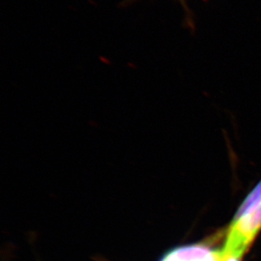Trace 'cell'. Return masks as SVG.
Returning <instances> with one entry per match:
<instances>
[{
    "label": "cell",
    "mask_w": 261,
    "mask_h": 261,
    "mask_svg": "<svg viewBox=\"0 0 261 261\" xmlns=\"http://www.w3.org/2000/svg\"><path fill=\"white\" fill-rule=\"evenodd\" d=\"M261 230V200L239 219L232 221L227 230L224 246L221 249L227 256L240 259Z\"/></svg>",
    "instance_id": "6da1fadb"
},
{
    "label": "cell",
    "mask_w": 261,
    "mask_h": 261,
    "mask_svg": "<svg viewBox=\"0 0 261 261\" xmlns=\"http://www.w3.org/2000/svg\"><path fill=\"white\" fill-rule=\"evenodd\" d=\"M259 200H261V181L257 185L256 187L254 188V190H252L251 192L249 193L248 196L245 198V200L243 201L241 205L239 206V210H238V212H236V214L234 216L232 221L239 219L254 204H256Z\"/></svg>",
    "instance_id": "7a4b0ae2"
},
{
    "label": "cell",
    "mask_w": 261,
    "mask_h": 261,
    "mask_svg": "<svg viewBox=\"0 0 261 261\" xmlns=\"http://www.w3.org/2000/svg\"><path fill=\"white\" fill-rule=\"evenodd\" d=\"M137 1V0H125L126 4H129V3H134ZM180 5H182V9L185 10V19L187 21L188 25L190 28H194V21H193L192 13L190 11V8L188 6L187 1L186 0H178Z\"/></svg>",
    "instance_id": "3957f363"
}]
</instances>
